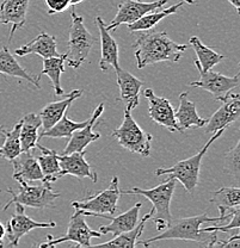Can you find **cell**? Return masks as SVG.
I'll return each instance as SVG.
<instances>
[{"mask_svg": "<svg viewBox=\"0 0 240 248\" xmlns=\"http://www.w3.org/2000/svg\"><path fill=\"white\" fill-rule=\"evenodd\" d=\"M231 215L232 211L229 209V214H220V216L218 217H209L207 213H205L197 216L171 219L166 228L159 235L141 240V241H138V244L148 247L154 242L162 241V240H184V241H195L198 244L207 245L208 247H214L218 241V232H202L201 227L203 223H208V222H224Z\"/></svg>", "mask_w": 240, "mask_h": 248, "instance_id": "1", "label": "cell"}, {"mask_svg": "<svg viewBox=\"0 0 240 248\" xmlns=\"http://www.w3.org/2000/svg\"><path fill=\"white\" fill-rule=\"evenodd\" d=\"M139 69L158 62H178L187 45H179L169 37L166 31H143L133 45Z\"/></svg>", "mask_w": 240, "mask_h": 248, "instance_id": "2", "label": "cell"}, {"mask_svg": "<svg viewBox=\"0 0 240 248\" xmlns=\"http://www.w3.org/2000/svg\"><path fill=\"white\" fill-rule=\"evenodd\" d=\"M175 188H176V179L169 177L164 183L153 188L144 190V188L133 187L130 190H121V193L122 195H140L151 202L153 204V209L151 210L149 221L156 224L157 231L162 232L172 219L170 204H171Z\"/></svg>", "mask_w": 240, "mask_h": 248, "instance_id": "3", "label": "cell"}, {"mask_svg": "<svg viewBox=\"0 0 240 248\" xmlns=\"http://www.w3.org/2000/svg\"><path fill=\"white\" fill-rule=\"evenodd\" d=\"M226 129H220V130L213 133L214 135L208 140L207 143L205 144L202 149L198 153H196L192 156L188 157V159L178 161L174 166L166 167V169H158L156 170V175L169 174V177L175 178L178 180L183 186H184L185 191L188 193H192L196 186L198 185V180H200V172H201V165H202V159L207 153L208 148L216 141L220 136H223L224 131Z\"/></svg>", "mask_w": 240, "mask_h": 248, "instance_id": "4", "label": "cell"}, {"mask_svg": "<svg viewBox=\"0 0 240 248\" xmlns=\"http://www.w3.org/2000/svg\"><path fill=\"white\" fill-rule=\"evenodd\" d=\"M71 17L72 24L69 28L67 51L64 55H66V61L68 62L69 67L79 68L89 58L96 43V38L86 29L84 25V18L77 15L74 9L72 10Z\"/></svg>", "mask_w": 240, "mask_h": 248, "instance_id": "5", "label": "cell"}, {"mask_svg": "<svg viewBox=\"0 0 240 248\" xmlns=\"http://www.w3.org/2000/svg\"><path fill=\"white\" fill-rule=\"evenodd\" d=\"M121 188L118 178L113 177L109 187L99 193L87 196L80 201L72 202L74 209H80L85 216H96L110 219L118 211V201L121 197Z\"/></svg>", "mask_w": 240, "mask_h": 248, "instance_id": "6", "label": "cell"}, {"mask_svg": "<svg viewBox=\"0 0 240 248\" xmlns=\"http://www.w3.org/2000/svg\"><path fill=\"white\" fill-rule=\"evenodd\" d=\"M15 180L19 183V191L16 193L11 187L7 188V192L11 195V200L4 206V211H6L11 204L16 203L33 209H45L53 205L54 202L61 196L60 193L54 191L48 180H42L40 185L35 186L29 185L20 178H16Z\"/></svg>", "mask_w": 240, "mask_h": 248, "instance_id": "7", "label": "cell"}, {"mask_svg": "<svg viewBox=\"0 0 240 248\" xmlns=\"http://www.w3.org/2000/svg\"><path fill=\"white\" fill-rule=\"evenodd\" d=\"M112 136L118 141V143L131 153L140 154L147 157L151 154V143L153 136L146 133L139 126L131 116L130 111L125 110L123 122L117 129L112 130Z\"/></svg>", "mask_w": 240, "mask_h": 248, "instance_id": "8", "label": "cell"}, {"mask_svg": "<svg viewBox=\"0 0 240 248\" xmlns=\"http://www.w3.org/2000/svg\"><path fill=\"white\" fill-rule=\"evenodd\" d=\"M102 232L99 231H94L87 226L85 221V215L80 209H76V213L71 216L67 226V232L64 236L54 239L51 235H48L47 241L43 244H38V247H54L64 242H73L74 246L78 247H91V239L94 237H100Z\"/></svg>", "mask_w": 240, "mask_h": 248, "instance_id": "9", "label": "cell"}, {"mask_svg": "<svg viewBox=\"0 0 240 248\" xmlns=\"http://www.w3.org/2000/svg\"><path fill=\"white\" fill-rule=\"evenodd\" d=\"M223 103L220 108L211 116L205 125L206 134H213L220 129H226L231 123L237 122L240 117V95L238 89L219 98Z\"/></svg>", "mask_w": 240, "mask_h": 248, "instance_id": "10", "label": "cell"}, {"mask_svg": "<svg viewBox=\"0 0 240 248\" xmlns=\"http://www.w3.org/2000/svg\"><path fill=\"white\" fill-rule=\"evenodd\" d=\"M166 2L167 0H154L151 2L143 1V0H123L118 5L115 18L110 22L109 25H107V29L115 31L120 25L131 24L148 12L162 7Z\"/></svg>", "mask_w": 240, "mask_h": 248, "instance_id": "11", "label": "cell"}, {"mask_svg": "<svg viewBox=\"0 0 240 248\" xmlns=\"http://www.w3.org/2000/svg\"><path fill=\"white\" fill-rule=\"evenodd\" d=\"M56 227L55 222H37L35 219L30 218L25 215L24 206L22 204L16 203V213L11 218L7 221L6 235L9 239V245L11 247H17L19 244V240L25 234L30 232L33 229H43V228H54Z\"/></svg>", "mask_w": 240, "mask_h": 248, "instance_id": "12", "label": "cell"}, {"mask_svg": "<svg viewBox=\"0 0 240 248\" xmlns=\"http://www.w3.org/2000/svg\"><path fill=\"white\" fill-rule=\"evenodd\" d=\"M144 97L148 100V113L153 122L159 125L165 126L171 133L183 134L182 129L178 125L175 110L169 99L164 97H158L152 89H146L143 92Z\"/></svg>", "mask_w": 240, "mask_h": 248, "instance_id": "13", "label": "cell"}, {"mask_svg": "<svg viewBox=\"0 0 240 248\" xmlns=\"http://www.w3.org/2000/svg\"><path fill=\"white\" fill-rule=\"evenodd\" d=\"M196 68L200 72V80L190 82L189 86L206 90V91L211 93V95H214L216 100L226 93L239 87V73H237L234 77H226L221 73H218V72H214L213 69L202 71L198 67H196Z\"/></svg>", "mask_w": 240, "mask_h": 248, "instance_id": "14", "label": "cell"}, {"mask_svg": "<svg viewBox=\"0 0 240 248\" xmlns=\"http://www.w3.org/2000/svg\"><path fill=\"white\" fill-rule=\"evenodd\" d=\"M104 111V104H99L95 108L94 113L89 118V122L85 126L78 129L71 135V138L67 140V144L64 149V154H71L74 152H85L86 147L92 142L100 139L99 133H95L94 126L96 124L99 116Z\"/></svg>", "mask_w": 240, "mask_h": 248, "instance_id": "15", "label": "cell"}, {"mask_svg": "<svg viewBox=\"0 0 240 248\" xmlns=\"http://www.w3.org/2000/svg\"><path fill=\"white\" fill-rule=\"evenodd\" d=\"M59 165H60V173L58 174V178L69 174L77 177L78 179L89 178L94 183H97V172H95L91 165L85 160V152L59 155Z\"/></svg>", "mask_w": 240, "mask_h": 248, "instance_id": "16", "label": "cell"}, {"mask_svg": "<svg viewBox=\"0 0 240 248\" xmlns=\"http://www.w3.org/2000/svg\"><path fill=\"white\" fill-rule=\"evenodd\" d=\"M30 0H2L0 2V24H10L9 42H11L17 30L22 29L27 22Z\"/></svg>", "mask_w": 240, "mask_h": 248, "instance_id": "17", "label": "cell"}, {"mask_svg": "<svg viewBox=\"0 0 240 248\" xmlns=\"http://www.w3.org/2000/svg\"><path fill=\"white\" fill-rule=\"evenodd\" d=\"M115 72L117 76V85L120 87V99L125 105V110L131 112L140 103V91L144 86V81L121 67H117Z\"/></svg>", "mask_w": 240, "mask_h": 248, "instance_id": "18", "label": "cell"}, {"mask_svg": "<svg viewBox=\"0 0 240 248\" xmlns=\"http://www.w3.org/2000/svg\"><path fill=\"white\" fill-rule=\"evenodd\" d=\"M95 23H96L98 30H99V37H100V60L99 67L103 72H107L110 67H113L116 69L120 67L118 63V45L115 41V38L110 35L109 30L107 29V24L102 17L97 16L95 18Z\"/></svg>", "mask_w": 240, "mask_h": 248, "instance_id": "19", "label": "cell"}, {"mask_svg": "<svg viewBox=\"0 0 240 248\" xmlns=\"http://www.w3.org/2000/svg\"><path fill=\"white\" fill-rule=\"evenodd\" d=\"M14 166V179L20 178L25 182H42L45 180L42 170L38 165L37 159L33 156L32 152H20L18 156L12 160Z\"/></svg>", "mask_w": 240, "mask_h": 248, "instance_id": "20", "label": "cell"}, {"mask_svg": "<svg viewBox=\"0 0 240 248\" xmlns=\"http://www.w3.org/2000/svg\"><path fill=\"white\" fill-rule=\"evenodd\" d=\"M15 54L18 56H27L29 54H36L42 56L43 59L60 56L58 51V43L54 36L48 35L47 32H41L32 42L22 46L15 50Z\"/></svg>", "mask_w": 240, "mask_h": 248, "instance_id": "21", "label": "cell"}, {"mask_svg": "<svg viewBox=\"0 0 240 248\" xmlns=\"http://www.w3.org/2000/svg\"><path fill=\"white\" fill-rule=\"evenodd\" d=\"M82 91L81 90H73L66 98L63 100H58V102L48 103L42 110L40 111V117L42 121L43 130L51 128L54 124H56L61 120V117L66 113L68 108L71 107L72 103L79 97H81Z\"/></svg>", "mask_w": 240, "mask_h": 248, "instance_id": "22", "label": "cell"}, {"mask_svg": "<svg viewBox=\"0 0 240 248\" xmlns=\"http://www.w3.org/2000/svg\"><path fill=\"white\" fill-rule=\"evenodd\" d=\"M175 117L183 133L187 129L203 128L207 123V120L198 116L195 103L188 99V92L179 94V107L175 111Z\"/></svg>", "mask_w": 240, "mask_h": 248, "instance_id": "23", "label": "cell"}, {"mask_svg": "<svg viewBox=\"0 0 240 248\" xmlns=\"http://www.w3.org/2000/svg\"><path fill=\"white\" fill-rule=\"evenodd\" d=\"M0 74H5V76L27 80L28 82L33 85L36 89H40L41 87V77L32 76V74H30L27 69L23 68V67L18 63L16 58H14V55L10 53L7 46H4V48L0 49Z\"/></svg>", "mask_w": 240, "mask_h": 248, "instance_id": "24", "label": "cell"}, {"mask_svg": "<svg viewBox=\"0 0 240 248\" xmlns=\"http://www.w3.org/2000/svg\"><path fill=\"white\" fill-rule=\"evenodd\" d=\"M20 122V148L22 152H32L38 144V129L42 126L40 115L28 113Z\"/></svg>", "mask_w": 240, "mask_h": 248, "instance_id": "25", "label": "cell"}, {"mask_svg": "<svg viewBox=\"0 0 240 248\" xmlns=\"http://www.w3.org/2000/svg\"><path fill=\"white\" fill-rule=\"evenodd\" d=\"M143 206V203H136L133 208L129 209L126 213L121 214V215L116 217H110L112 222L107 226H102L99 228V232L104 234H112L113 236L133 229L134 227L138 224L139 222V213Z\"/></svg>", "mask_w": 240, "mask_h": 248, "instance_id": "26", "label": "cell"}, {"mask_svg": "<svg viewBox=\"0 0 240 248\" xmlns=\"http://www.w3.org/2000/svg\"><path fill=\"white\" fill-rule=\"evenodd\" d=\"M183 2L184 1L177 2V4L169 7V9H161V7H160L158 10L148 12V14L143 16V17H141L140 19L136 20V22L128 24V30L130 31V32H136V31H148L153 29V28H156L157 24H158L159 22H161L164 18L178 12V10L183 6Z\"/></svg>", "mask_w": 240, "mask_h": 248, "instance_id": "27", "label": "cell"}, {"mask_svg": "<svg viewBox=\"0 0 240 248\" xmlns=\"http://www.w3.org/2000/svg\"><path fill=\"white\" fill-rule=\"evenodd\" d=\"M151 218V211L148 214H146L143 217L140 222H138L135 227L130 231L121 232V234L113 236L110 241L103 242V244L95 245V247H125V248H134L138 245V239H140V236L143 235L144 224L147 221H149Z\"/></svg>", "mask_w": 240, "mask_h": 248, "instance_id": "28", "label": "cell"}, {"mask_svg": "<svg viewBox=\"0 0 240 248\" xmlns=\"http://www.w3.org/2000/svg\"><path fill=\"white\" fill-rule=\"evenodd\" d=\"M189 43L192 46L193 50H195L196 56H197V59L193 61V64L202 69V71L213 69L215 64H218L219 62H221L224 59V55H220L216 51H214L213 49L203 45L197 36H192Z\"/></svg>", "mask_w": 240, "mask_h": 248, "instance_id": "29", "label": "cell"}, {"mask_svg": "<svg viewBox=\"0 0 240 248\" xmlns=\"http://www.w3.org/2000/svg\"><path fill=\"white\" fill-rule=\"evenodd\" d=\"M64 62L66 55L53 56V58L43 59V69L38 77L47 76L53 84L55 95L64 94V90L61 86V74L64 72Z\"/></svg>", "mask_w": 240, "mask_h": 248, "instance_id": "30", "label": "cell"}, {"mask_svg": "<svg viewBox=\"0 0 240 248\" xmlns=\"http://www.w3.org/2000/svg\"><path fill=\"white\" fill-rule=\"evenodd\" d=\"M41 151V154L38 155L37 159L38 165H40L41 170L45 175V180L53 183L59 179L58 174L60 173V165H59V154L53 149H48L46 147L41 146L40 143L37 147Z\"/></svg>", "mask_w": 240, "mask_h": 248, "instance_id": "31", "label": "cell"}, {"mask_svg": "<svg viewBox=\"0 0 240 248\" xmlns=\"http://www.w3.org/2000/svg\"><path fill=\"white\" fill-rule=\"evenodd\" d=\"M87 122H89V120L84 121V122H74V121H72L71 118L67 117L66 113H64L58 123L54 124L51 128L47 129V130H43L42 133L38 135V139L50 138V139L68 140L74 131L86 125Z\"/></svg>", "mask_w": 240, "mask_h": 248, "instance_id": "32", "label": "cell"}, {"mask_svg": "<svg viewBox=\"0 0 240 248\" xmlns=\"http://www.w3.org/2000/svg\"><path fill=\"white\" fill-rule=\"evenodd\" d=\"M210 202L216 204L220 214H226L229 209L240 205V188L237 186L219 188L213 192Z\"/></svg>", "mask_w": 240, "mask_h": 248, "instance_id": "33", "label": "cell"}, {"mask_svg": "<svg viewBox=\"0 0 240 248\" xmlns=\"http://www.w3.org/2000/svg\"><path fill=\"white\" fill-rule=\"evenodd\" d=\"M20 122L15 124L14 128L11 129V131H7L6 139H5L4 144L0 148V156L4 157V159L9 160L10 162L18 156L22 152L20 148Z\"/></svg>", "mask_w": 240, "mask_h": 248, "instance_id": "34", "label": "cell"}, {"mask_svg": "<svg viewBox=\"0 0 240 248\" xmlns=\"http://www.w3.org/2000/svg\"><path fill=\"white\" fill-rule=\"evenodd\" d=\"M224 170L228 174H232L236 177V179L239 178L240 173V142H237L236 146L227 152L224 156Z\"/></svg>", "mask_w": 240, "mask_h": 248, "instance_id": "35", "label": "cell"}, {"mask_svg": "<svg viewBox=\"0 0 240 248\" xmlns=\"http://www.w3.org/2000/svg\"><path fill=\"white\" fill-rule=\"evenodd\" d=\"M232 215H231V222L226 226H215V227H207V228H201L202 232H239L240 229V208L239 205L234 206L231 209Z\"/></svg>", "mask_w": 240, "mask_h": 248, "instance_id": "36", "label": "cell"}, {"mask_svg": "<svg viewBox=\"0 0 240 248\" xmlns=\"http://www.w3.org/2000/svg\"><path fill=\"white\" fill-rule=\"evenodd\" d=\"M46 5L48 9L47 14L55 15L66 11L71 5V0H46Z\"/></svg>", "mask_w": 240, "mask_h": 248, "instance_id": "37", "label": "cell"}, {"mask_svg": "<svg viewBox=\"0 0 240 248\" xmlns=\"http://www.w3.org/2000/svg\"><path fill=\"white\" fill-rule=\"evenodd\" d=\"M215 246H220V247H224V248H238L240 247V235L239 232H237V234H234L233 236L229 237L228 240H226V241H216Z\"/></svg>", "mask_w": 240, "mask_h": 248, "instance_id": "38", "label": "cell"}, {"mask_svg": "<svg viewBox=\"0 0 240 248\" xmlns=\"http://www.w3.org/2000/svg\"><path fill=\"white\" fill-rule=\"evenodd\" d=\"M6 134L7 130L6 128H5V125H0V148H1L2 144H4L5 139H6Z\"/></svg>", "mask_w": 240, "mask_h": 248, "instance_id": "39", "label": "cell"}, {"mask_svg": "<svg viewBox=\"0 0 240 248\" xmlns=\"http://www.w3.org/2000/svg\"><path fill=\"white\" fill-rule=\"evenodd\" d=\"M5 235H6V228H5L4 224L0 222V247L4 246V244H2V240H4Z\"/></svg>", "mask_w": 240, "mask_h": 248, "instance_id": "40", "label": "cell"}, {"mask_svg": "<svg viewBox=\"0 0 240 248\" xmlns=\"http://www.w3.org/2000/svg\"><path fill=\"white\" fill-rule=\"evenodd\" d=\"M228 2H231V5H233V7L236 9V11L238 12L240 11V0H227Z\"/></svg>", "mask_w": 240, "mask_h": 248, "instance_id": "41", "label": "cell"}, {"mask_svg": "<svg viewBox=\"0 0 240 248\" xmlns=\"http://www.w3.org/2000/svg\"><path fill=\"white\" fill-rule=\"evenodd\" d=\"M81 1H84V0H71V5L72 6H76V5L80 4Z\"/></svg>", "mask_w": 240, "mask_h": 248, "instance_id": "42", "label": "cell"}, {"mask_svg": "<svg viewBox=\"0 0 240 248\" xmlns=\"http://www.w3.org/2000/svg\"><path fill=\"white\" fill-rule=\"evenodd\" d=\"M182 1L187 2V4H190V5H193V4H195V0H182Z\"/></svg>", "mask_w": 240, "mask_h": 248, "instance_id": "43", "label": "cell"}, {"mask_svg": "<svg viewBox=\"0 0 240 248\" xmlns=\"http://www.w3.org/2000/svg\"><path fill=\"white\" fill-rule=\"evenodd\" d=\"M0 192H1V190H0Z\"/></svg>", "mask_w": 240, "mask_h": 248, "instance_id": "44", "label": "cell"}]
</instances>
